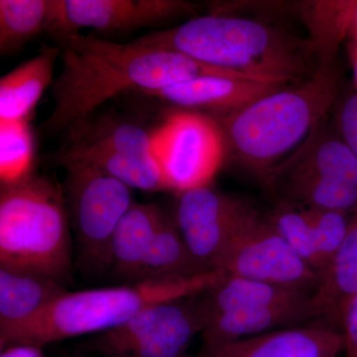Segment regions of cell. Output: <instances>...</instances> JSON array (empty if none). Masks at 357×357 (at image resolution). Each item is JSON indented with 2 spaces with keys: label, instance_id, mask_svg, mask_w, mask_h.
<instances>
[{
  "label": "cell",
  "instance_id": "cell-1",
  "mask_svg": "<svg viewBox=\"0 0 357 357\" xmlns=\"http://www.w3.org/2000/svg\"><path fill=\"white\" fill-rule=\"evenodd\" d=\"M56 39L62 70L51 84L54 109L42 126L46 135L72 128L124 91L145 93L206 76L248 79L184 54L135 41L119 44L79 32Z\"/></svg>",
  "mask_w": 357,
  "mask_h": 357
},
{
  "label": "cell",
  "instance_id": "cell-2",
  "mask_svg": "<svg viewBox=\"0 0 357 357\" xmlns=\"http://www.w3.org/2000/svg\"><path fill=\"white\" fill-rule=\"evenodd\" d=\"M262 83L288 84L317 70L309 39L260 21L211 14L135 40Z\"/></svg>",
  "mask_w": 357,
  "mask_h": 357
},
{
  "label": "cell",
  "instance_id": "cell-3",
  "mask_svg": "<svg viewBox=\"0 0 357 357\" xmlns=\"http://www.w3.org/2000/svg\"><path fill=\"white\" fill-rule=\"evenodd\" d=\"M340 86L337 67H321L303 83L282 86L236 112L213 117L222 129L225 151L264 178L326 119Z\"/></svg>",
  "mask_w": 357,
  "mask_h": 357
},
{
  "label": "cell",
  "instance_id": "cell-4",
  "mask_svg": "<svg viewBox=\"0 0 357 357\" xmlns=\"http://www.w3.org/2000/svg\"><path fill=\"white\" fill-rule=\"evenodd\" d=\"M225 272L211 270L188 278L142 280L64 294L36 318L0 333V349L16 344L42 347L121 325L142 310L166 301L198 295L222 280Z\"/></svg>",
  "mask_w": 357,
  "mask_h": 357
},
{
  "label": "cell",
  "instance_id": "cell-5",
  "mask_svg": "<svg viewBox=\"0 0 357 357\" xmlns=\"http://www.w3.org/2000/svg\"><path fill=\"white\" fill-rule=\"evenodd\" d=\"M70 222L64 189L31 172L1 183L0 266L64 284L72 270Z\"/></svg>",
  "mask_w": 357,
  "mask_h": 357
},
{
  "label": "cell",
  "instance_id": "cell-6",
  "mask_svg": "<svg viewBox=\"0 0 357 357\" xmlns=\"http://www.w3.org/2000/svg\"><path fill=\"white\" fill-rule=\"evenodd\" d=\"M55 159L65 169V198L79 261L89 273H105L112 266L115 230L134 203L132 189L84 162Z\"/></svg>",
  "mask_w": 357,
  "mask_h": 357
},
{
  "label": "cell",
  "instance_id": "cell-7",
  "mask_svg": "<svg viewBox=\"0 0 357 357\" xmlns=\"http://www.w3.org/2000/svg\"><path fill=\"white\" fill-rule=\"evenodd\" d=\"M206 291L152 305L86 340L83 351L105 357H187L210 319Z\"/></svg>",
  "mask_w": 357,
  "mask_h": 357
},
{
  "label": "cell",
  "instance_id": "cell-8",
  "mask_svg": "<svg viewBox=\"0 0 357 357\" xmlns=\"http://www.w3.org/2000/svg\"><path fill=\"white\" fill-rule=\"evenodd\" d=\"M225 153L222 129L213 116L178 110L155 130L154 156L170 191L178 195L211 185Z\"/></svg>",
  "mask_w": 357,
  "mask_h": 357
},
{
  "label": "cell",
  "instance_id": "cell-9",
  "mask_svg": "<svg viewBox=\"0 0 357 357\" xmlns=\"http://www.w3.org/2000/svg\"><path fill=\"white\" fill-rule=\"evenodd\" d=\"M215 269L227 274L312 293L319 275L286 243L270 222L256 211L223 251Z\"/></svg>",
  "mask_w": 357,
  "mask_h": 357
},
{
  "label": "cell",
  "instance_id": "cell-10",
  "mask_svg": "<svg viewBox=\"0 0 357 357\" xmlns=\"http://www.w3.org/2000/svg\"><path fill=\"white\" fill-rule=\"evenodd\" d=\"M178 196L174 222L198 266L211 271L256 210L243 199L215 191L211 185Z\"/></svg>",
  "mask_w": 357,
  "mask_h": 357
},
{
  "label": "cell",
  "instance_id": "cell-11",
  "mask_svg": "<svg viewBox=\"0 0 357 357\" xmlns=\"http://www.w3.org/2000/svg\"><path fill=\"white\" fill-rule=\"evenodd\" d=\"M194 10L192 3L180 0H51L47 31L56 38L81 28L130 31Z\"/></svg>",
  "mask_w": 357,
  "mask_h": 357
},
{
  "label": "cell",
  "instance_id": "cell-12",
  "mask_svg": "<svg viewBox=\"0 0 357 357\" xmlns=\"http://www.w3.org/2000/svg\"><path fill=\"white\" fill-rule=\"evenodd\" d=\"M342 331L325 324L291 326L215 345H203L197 357H337Z\"/></svg>",
  "mask_w": 357,
  "mask_h": 357
},
{
  "label": "cell",
  "instance_id": "cell-13",
  "mask_svg": "<svg viewBox=\"0 0 357 357\" xmlns=\"http://www.w3.org/2000/svg\"><path fill=\"white\" fill-rule=\"evenodd\" d=\"M288 84H275L225 76L196 77L148 91L163 102L185 109L208 110L213 114H227L245 107L257 98Z\"/></svg>",
  "mask_w": 357,
  "mask_h": 357
},
{
  "label": "cell",
  "instance_id": "cell-14",
  "mask_svg": "<svg viewBox=\"0 0 357 357\" xmlns=\"http://www.w3.org/2000/svg\"><path fill=\"white\" fill-rule=\"evenodd\" d=\"M312 297V296H311ZM317 319L311 298L297 304L234 310L213 314L202 333L203 345L234 342Z\"/></svg>",
  "mask_w": 357,
  "mask_h": 357
},
{
  "label": "cell",
  "instance_id": "cell-15",
  "mask_svg": "<svg viewBox=\"0 0 357 357\" xmlns=\"http://www.w3.org/2000/svg\"><path fill=\"white\" fill-rule=\"evenodd\" d=\"M357 296V206L340 248L319 274L311 302L316 319L342 331L345 307Z\"/></svg>",
  "mask_w": 357,
  "mask_h": 357
},
{
  "label": "cell",
  "instance_id": "cell-16",
  "mask_svg": "<svg viewBox=\"0 0 357 357\" xmlns=\"http://www.w3.org/2000/svg\"><path fill=\"white\" fill-rule=\"evenodd\" d=\"M274 169L314 174L357 188L356 157L326 119Z\"/></svg>",
  "mask_w": 357,
  "mask_h": 357
},
{
  "label": "cell",
  "instance_id": "cell-17",
  "mask_svg": "<svg viewBox=\"0 0 357 357\" xmlns=\"http://www.w3.org/2000/svg\"><path fill=\"white\" fill-rule=\"evenodd\" d=\"M42 275L0 266V333L24 325L67 293Z\"/></svg>",
  "mask_w": 357,
  "mask_h": 357
},
{
  "label": "cell",
  "instance_id": "cell-18",
  "mask_svg": "<svg viewBox=\"0 0 357 357\" xmlns=\"http://www.w3.org/2000/svg\"><path fill=\"white\" fill-rule=\"evenodd\" d=\"M263 181L279 204L347 213L357 206V188L314 174L274 169Z\"/></svg>",
  "mask_w": 357,
  "mask_h": 357
},
{
  "label": "cell",
  "instance_id": "cell-19",
  "mask_svg": "<svg viewBox=\"0 0 357 357\" xmlns=\"http://www.w3.org/2000/svg\"><path fill=\"white\" fill-rule=\"evenodd\" d=\"M60 49L44 46L34 57L0 79V122L28 121L40 98L53 84Z\"/></svg>",
  "mask_w": 357,
  "mask_h": 357
},
{
  "label": "cell",
  "instance_id": "cell-20",
  "mask_svg": "<svg viewBox=\"0 0 357 357\" xmlns=\"http://www.w3.org/2000/svg\"><path fill=\"white\" fill-rule=\"evenodd\" d=\"M165 218L156 204L134 202L112 238L110 269L115 276L128 283L140 281L148 249Z\"/></svg>",
  "mask_w": 357,
  "mask_h": 357
},
{
  "label": "cell",
  "instance_id": "cell-21",
  "mask_svg": "<svg viewBox=\"0 0 357 357\" xmlns=\"http://www.w3.org/2000/svg\"><path fill=\"white\" fill-rule=\"evenodd\" d=\"M55 158L77 160L121 181L130 189L170 191L165 175L153 153L128 154L63 146Z\"/></svg>",
  "mask_w": 357,
  "mask_h": 357
},
{
  "label": "cell",
  "instance_id": "cell-22",
  "mask_svg": "<svg viewBox=\"0 0 357 357\" xmlns=\"http://www.w3.org/2000/svg\"><path fill=\"white\" fill-rule=\"evenodd\" d=\"M68 130L70 138L64 146L119 153H153L155 131L149 132L138 124L109 115L86 117Z\"/></svg>",
  "mask_w": 357,
  "mask_h": 357
},
{
  "label": "cell",
  "instance_id": "cell-23",
  "mask_svg": "<svg viewBox=\"0 0 357 357\" xmlns=\"http://www.w3.org/2000/svg\"><path fill=\"white\" fill-rule=\"evenodd\" d=\"M206 296L211 317L234 310L297 304L310 299L312 293L225 273Z\"/></svg>",
  "mask_w": 357,
  "mask_h": 357
},
{
  "label": "cell",
  "instance_id": "cell-24",
  "mask_svg": "<svg viewBox=\"0 0 357 357\" xmlns=\"http://www.w3.org/2000/svg\"><path fill=\"white\" fill-rule=\"evenodd\" d=\"M354 6L356 1H312L301 6L319 67L335 64L338 46L349 37Z\"/></svg>",
  "mask_w": 357,
  "mask_h": 357
},
{
  "label": "cell",
  "instance_id": "cell-25",
  "mask_svg": "<svg viewBox=\"0 0 357 357\" xmlns=\"http://www.w3.org/2000/svg\"><path fill=\"white\" fill-rule=\"evenodd\" d=\"M190 253L175 222L165 218L143 262L140 281L188 278L204 273Z\"/></svg>",
  "mask_w": 357,
  "mask_h": 357
},
{
  "label": "cell",
  "instance_id": "cell-26",
  "mask_svg": "<svg viewBox=\"0 0 357 357\" xmlns=\"http://www.w3.org/2000/svg\"><path fill=\"white\" fill-rule=\"evenodd\" d=\"M51 0H0V54L11 55L48 28Z\"/></svg>",
  "mask_w": 357,
  "mask_h": 357
},
{
  "label": "cell",
  "instance_id": "cell-27",
  "mask_svg": "<svg viewBox=\"0 0 357 357\" xmlns=\"http://www.w3.org/2000/svg\"><path fill=\"white\" fill-rule=\"evenodd\" d=\"M268 218L290 248L314 271L321 274L324 262L305 208L279 204Z\"/></svg>",
  "mask_w": 357,
  "mask_h": 357
},
{
  "label": "cell",
  "instance_id": "cell-28",
  "mask_svg": "<svg viewBox=\"0 0 357 357\" xmlns=\"http://www.w3.org/2000/svg\"><path fill=\"white\" fill-rule=\"evenodd\" d=\"M34 141L28 121L0 122L1 183L17 180L32 171Z\"/></svg>",
  "mask_w": 357,
  "mask_h": 357
},
{
  "label": "cell",
  "instance_id": "cell-29",
  "mask_svg": "<svg viewBox=\"0 0 357 357\" xmlns=\"http://www.w3.org/2000/svg\"><path fill=\"white\" fill-rule=\"evenodd\" d=\"M305 211L311 223L325 270L344 241L351 213L321 208H305Z\"/></svg>",
  "mask_w": 357,
  "mask_h": 357
},
{
  "label": "cell",
  "instance_id": "cell-30",
  "mask_svg": "<svg viewBox=\"0 0 357 357\" xmlns=\"http://www.w3.org/2000/svg\"><path fill=\"white\" fill-rule=\"evenodd\" d=\"M333 126L357 159V91L333 107Z\"/></svg>",
  "mask_w": 357,
  "mask_h": 357
},
{
  "label": "cell",
  "instance_id": "cell-31",
  "mask_svg": "<svg viewBox=\"0 0 357 357\" xmlns=\"http://www.w3.org/2000/svg\"><path fill=\"white\" fill-rule=\"evenodd\" d=\"M345 357H357V296L345 307L342 314Z\"/></svg>",
  "mask_w": 357,
  "mask_h": 357
},
{
  "label": "cell",
  "instance_id": "cell-32",
  "mask_svg": "<svg viewBox=\"0 0 357 357\" xmlns=\"http://www.w3.org/2000/svg\"><path fill=\"white\" fill-rule=\"evenodd\" d=\"M0 357H45L42 347L30 344H16L1 349Z\"/></svg>",
  "mask_w": 357,
  "mask_h": 357
},
{
  "label": "cell",
  "instance_id": "cell-33",
  "mask_svg": "<svg viewBox=\"0 0 357 357\" xmlns=\"http://www.w3.org/2000/svg\"><path fill=\"white\" fill-rule=\"evenodd\" d=\"M347 54H349V62L354 72V83L357 89V44L352 40L347 42Z\"/></svg>",
  "mask_w": 357,
  "mask_h": 357
},
{
  "label": "cell",
  "instance_id": "cell-34",
  "mask_svg": "<svg viewBox=\"0 0 357 357\" xmlns=\"http://www.w3.org/2000/svg\"><path fill=\"white\" fill-rule=\"evenodd\" d=\"M349 37L357 44V1L356 2V6H354V13H352Z\"/></svg>",
  "mask_w": 357,
  "mask_h": 357
},
{
  "label": "cell",
  "instance_id": "cell-35",
  "mask_svg": "<svg viewBox=\"0 0 357 357\" xmlns=\"http://www.w3.org/2000/svg\"><path fill=\"white\" fill-rule=\"evenodd\" d=\"M72 357H91V356H89L88 354H86V352L77 351L75 352L74 354H73Z\"/></svg>",
  "mask_w": 357,
  "mask_h": 357
}]
</instances>
